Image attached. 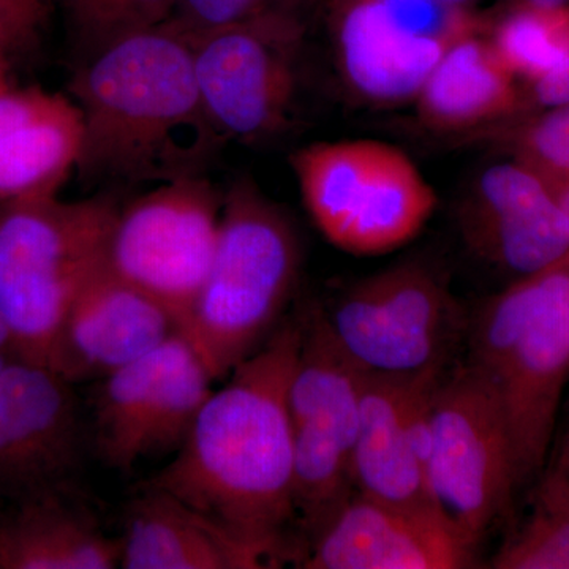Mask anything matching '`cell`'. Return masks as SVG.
Segmentation results:
<instances>
[{
    "label": "cell",
    "instance_id": "obj_31",
    "mask_svg": "<svg viewBox=\"0 0 569 569\" xmlns=\"http://www.w3.org/2000/svg\"><path fill=\"white\" fill-rule=\"evenodd\" d=\"M516 6L542 7V9H556V7H569V0H515Z\"/></svg>",
    "mask_w": 569,
    "mask_h": 569
},
{
    "label": "cell",
    "instance_id": "obj_21",
    "mask_svg": "<svg viewBox=\"0 0 569 569\" xmlns=\"http://www.w3.org/2000/svg\"><path fill=\"white\" fill-rule=\"evenodd\" d=\"M121 567V539L111 538L67 492L33 498L0 516V569Z\"/></svg>",
    "mask_w": 569,
    "mask_h": 569
},
{
    "label": "cell",
    "instance_id": "obj_5",
    "mask_svg": "<svg viewBox=\"0 0 569 569\" xmlns=\"http://www.w3.org/2000/svg\"><path fill=\"white\" fill-rule=\"evenodd\" d=\"M118 212L104 197L0 204V318L18 359L50 365L71 305L107 264Z\"/></svg>",
    "mask_w": 569,
    "mask_h": 569
},
{
    "label": "cell",
    "instance_id": "obj_2",
    "mask_svg": "<svg viewBox=\"0 0 569 569\" xmlns=\"http://www.w3.org/2000/svg\"><path fill=\"white\" fill-rule=\"evenodd\" d=\"M86 182L200 176L223 140L206 114L189 37L171 24L130 33L82 59L71 81Z\"/></svg>",
    "mask_w": 569,
    "mask_h": 569
},
{
    "label": "cell",
    "instance_id": "obj_35",
    "mask_svg": "<svg viewBox=\"0 0 569 569\" xmlns=\"http://www.w3.org/2000/svg\"><path fill=\"white\" fill-rule=\"evenodd\" d=\"M13 359H17V356L11 353H3V351H0V370L9 365L10 361H13Z\"/></svg>",
    "mask_w": 569,
    "mask_h": 569
},
{
    "label": "cell",
    "instance_id": "obj_14",
    "mask_svg": "<svg viewBox=\"0 0 569 569\" xmlns=\"http://www.w3.org/2000/svg\"><path fill=\"white\" fill-rule=\"evenodd\" d=\"M478 546L432 505L388 503L353 493L317 535L306 569H463Z\"/></svg>",
    "mask_w": 569,
    "mask_h": 569
},
{
    "label": "cell",
    "instance_id": "obj_8",
    "mask_svg": "<svg viewBox=\"0 0 569 569\" xmlns=\"http://www.w3.org/2000/svg\"><path fill=\"white\" fill-rule=\"evenodd\" d=\"M366 372L337 342L323 312L305 318L291 377L296 515L316 537L353 496L351 459Z\"/></svg>",
    "mask_w": 569,
    "mask_h": 569
},
{
    "label": "cell",
    "instance_id": "obj_18",
    "mask_svg": "<svg viewBox=\"0 0 569 569\" xmlns=\"http://www.w3.org/2000/svg\"><path fill=\"white\" fill-rule=\"evenodd\" d=\"M81 146V112L71 97L0 81V204L58 194Z\"/></svg>",
    "mask_w": 569,
    "mask_h": 569
},
{
    "label": "cell",
    "instance_id": "obj_7",
    "mask_svg": "<svg viewBox=\"0 0 569 569\" xmlns=\"http://www.w3.org/2000/svg\"><path fill=\"white\" fill-rule=\"evenodd\" d=\"M426 482L433 505L477 546L520 488L503 407L477 367L438 381Z\"/></svg>",
    "mask_w": 569,
    "mask_h": 569
},
{
    "label": "cell",
    "instance_id": "obj_9",
    "mask_svg": "<svg viewBox=\"0 0 569 569\" xmlns=\"http://www.w3.org/2000/svg\"><path fill=\"white\" fill-rule=\"evenodd\" d=\"M325 317L342 350L370 376L440 372L460 329L447 283L419 261L367 277Z\"/></svg>",
    "mask_w": 569,
    "mask_h": 569
},
{
    "label": "cell",
    "instance_id": "obj_34",
    "mask_svg": "<svg viewBox=\"0 0 569 569\" xmlns=\"http://www.w3.org/2000/svg\"><path fill=\"white\" fill-rule=\"evenodd\" d=\"M560 466L561 468H563L565 471H567V475L569 477V437L567 441V447H565L563 458H561Z\"/></svg>",
    "mask_w": 569,
    "mask_h": 569
},
{
    "label": "cell",
    "instance_id": "obj_12",
    "mask_svg": "<svg viewBox=\"0 0 569 569\" xmlns=\"http://www.w3.org/2000/svg\"><path fill=\"white\" fill-rule=\"evenodd\" d=\"M216 383L181 331L104 377L93 406L97 449L108 466L130 470L178 451Z\"/></svg>",
    "mask_w": 569,
    "mask_h": 569
},
{
    "label": "cell",
    "instance_id": "obj_33",
    "mask_svg": "<svg viewBox=\"0 0 569 569\" xmlns=\"http://www.w3.org/2000/svg\"><path fill=\"white\" fill-rule=\"evenodd\" d=\"M441 2L448 3V6L459 7V9L470 10L477 0H441Z\"/></svg>",
    "mask_w": 569,
    "mask_h": 569
},
{
    "label": "cell",
    "instance_id": "obj_28",
    "mask_svg": "<svg viewBox=\"0 0 569 569\" xmlns=\"http://www.w3.org/2000/svg\"><path fill=\"white\" fill-rule=\"evenodd\" d=\"M52 0H0V20L10 47H26L37 39L51 13Z\"/></svg>",
    "mask_w": 569,
    "mask_h": 569
},
{
    "label": "cell",
    "instance_id": "obj_10",
    "mask_svg": "<svg viewBox=\"0 0 569 569\" xmlns=\"http://www.w3.org/2000/svg\"><path fill=\"white\" fill-rule=\"evenodd\" d=\"M223 198L203 176L162 182L119 209L107 264L186 323L211 266Z\"/></svg>",
    "mask_w": 569,
    "mask_h": 569
},
{
    "label": "cell",
    "instance_id": "obj_1",
    "mask_svg": "<svg viewBox=\"0 0 569 569\" xmlns=\"http://www.w3.org/2000/svg\"><path fill=\"white\" fill-rule=\"evenodd\" d=\"M305 320H284L213 389L170 466L148 482L272 561L296 518L291 377Z\"/></svg>",
    "mask_w": 569,
    "mask_h": 569
},
{
    "label": "cell",
    "instance_id": "obj_17",
    "mask_svg": "<svg viewBox=\"0 0 569 569\" xmlns=\"http://www.w3.org/2000/svg\"><path fill=\"white\" fill-rule=\"evenodd\" d=\"M331 36L348 91L380 108L415 102L451 48L408 29L381 0H335Z\"/></svg>",
    "mask_w": 569,
    "mask_h": 569
},
{
    "label": "cell",
    "instance_id": "obj_3",
    "mask_svg": "<svg viewBox=\"0 0 569 569\" xmlns=\"http://www.w3.org/2000/svg\"><path fill=\"white\" fill-rule=\"evenodd\" d=\"M299 268L290 217L257 183L238 179L223 197L208 276L179 329L213 380L230 376L279 328Z\"/></svg>",
    "mask_w": 569,
    "mask_h": 569
},
{
    "label": "cell",
    "instance_id": "obj_11",
    "mask_svg": "<svg viewBox=\"0 0 569 569\" xmlns=\"http://www.w3.org/2000/svg\"><path fill=\"white\" fill-rule=\"evenodd\" d=\"M302 33L287 11L190 39L201 102L224 142L264 141L287 129Z\"/></svg>",
    "mask_w": 569,
    "mask_h": 569
},
{
    "label": "cell",
    "instance_id": "obj_4",
    "mask_svg": "<svg viewBox=\"0 0 569 569\" xmlns=\"http://www.w3.org/2000/svg\"><path fill=\"white\" fill-rule=\"evenodd\" d=\"M470 350L468 365L503 407L522 486L545 467L569 380V253L493 296L475 320Z\"/></svg>",
    "mask_w": 569,
    "mask_h": 569
},
{
    "label": "cell",
    "instance_id": "obj_32",
    "mask_svg": "<svg viewBox=\"0 0 569 569\" xmlns=\"http://www.w3.org/2000/svg\"><path fill=\"white\" fill-rule=\"evenodd\" d=\"M0 351L17 356V353H14L13 342H11L9 329H7L2 318H0Z\"/></svg>",
    "mask_w": 569,
    "mask_h": 569
},
{
    "label": "cell",
    "instance_id": "obj_20",
    "mask_svg": "<svg viewBox=\"0 0 569 569\" xmlns=\"http://www.w3.org/2000/svg\"><path fill=\"white\" fill-rule=\"evenodd\" d=\"M418 377L366 373L351 459L353 486L361 496L388 503L436 507L410 429L411 395Z\"/></svg>",
    "mask_w": 569,
    "mask_h": 569
},
{
    "label": "cell",
    "instance_id": "obj_13",
    "mask_svg": "<svg viewBox=\"0 0 569 569\" xmlns=\"http://www.w3.org/2000/svg\"><path fill=\"white\" fill-rule=\"evenodd\" d=\"M71 387L51 367L24 359L0 370V498L18 505L67 492L81 462Z\"/></svg>",
    "mask_w": 569,
    "mask_h": 569
},
{
    "label": "cell",
    "instance_id": "obj_30",
    "mask_svg": "<svg viewBox=\"0 0 569 569\" xmlns=\"http://www.w3.org/2000/svg\"><path fill=\"white\" fill-rule=\"evenodd\" d=\"M550 190H552L553 197H556L557 203L563 209L569 219V181L550 182L548 181Z\"/></svg>",
    "mask_w": 569,
    "mask_h": 569
},
{
    "label": "cell",
    "instance_id": "obj_26",
    "mask_svg": "<svg viewBox=\"0 0 569 569\" xmlns=\"http://www.w3.org/2000/svg\"><path fill=\"white\" fill-rule=\"evenodd\" d=\"M515 159L546 181H569V102L545 108L512 138Z\"/></svg>",
    "mask_w": 569,
    "mask_h": 569
},
{
    "label": "cell",
    "instance_id": "obj_22",
    "mask_svg": "<svg viewBox=\"0 0 569 569\" xmlns=\"http://www.w3.org/2000/svg\"><path fill=\"white\" fill-rule=\"evenodd\" d=\"M518 81L479 33L449 48L415 102L427 126L462 132L518 112L523 107Z\"/></svg>",
    "mask_w": 569,
    "mask_h": 569
},
{
    "label": "cell",
    "instance_id": "obj_24",
    "mask_svg": "<svg viewBox=\"0 0 569 569\" xmlns=\"http://www.w3.org/2000/svg\"><path fill=\"white\" fill-rule=\"evenodd\" d=\"M497 58L518 80L535 82L569 52V7L516 6L489 39Z\"/></svg>",
    "mask_w": 569,
    "mask_h": 569
},
{
    "label": "cell",
    "instance_id": "obj_16",
    "mask_svg": "<svg viewBox=\"0 0 569 569\" xmlns=\"http://www.w3.org/2000/svg\"><path fill=\"white\" fill-rule=\"evenodd\" d=\"M176 331L178 321L160 302L104 264L71 305L48 367L71 385L103 380Z\"/></svg>",
    "mask_w": 569,
    "mask_h": 569
},
{
    "label": "cell",
    "instance_id": "obj_25",
    "mask_svg": "<svg viewBox=\"0 0 569 569\" xmlns=\"http://www.w3.org/2000/svg\"><path fill=\"white\" fill-rule=\"evenodd\" d=\"M86 56L130 33L167 24L176 0H66Z\"/></svg>",
    "mask_w": 569,
    "mask_h": 569
},
{
    "label": "cell",
    "instance_id": "obj_19",
    "mask_svg": "<svg viewBox=\"0 0 569 569\" xmlns=\"http://www.w3.org/2000/svg\"><path fill=\"white\" fill-rule=\"evenodd\" d=\"M272 560L233 531L164 490L149 488L127 511L126 569H261Z\"/></svg>",
    "mask_w": 569,
    "mask_h": 569
},
{
    "label": "cell",
    "instance_id": "obj_15",
    "mask_svg": "<svg viewBox=\"0 0 569 569\" xmlns=\"http://www.w3.org/2000/svg\"><path fill=\"white\" fill-rule=\"evenodd\" d=\"M468 246L490 264L519 277L569 253V219L548 181L519 160L488 168L462 209Z\"/></svg>",
    "mask_w": 569,
    "mask_h": 569
},
{
    "label": "cell",
    "instance_id": "obj_29",
    "mask_svg": "<svg viewBox=\"0 0 569 569\" xmlns=\"http://www.w3.org/2000/svg\"><path fill=\"white\" fill-rule=\"evenodd\" d=\"M529 86L531 103L541 110L569 102V52L560 66Z\"/></svg>",
    "mask_w": 569,
    "mask_h": 569
},
{
    "label": "cell",
    "instance_id": "obj_27",
    "mask_svg": "<svg viewBox=\"0 0 569 569\" xmlns=\"http://www.w3.org/2000/svg\"><path fill=\"white\" fill-rule=\"evenodd\" d=\"M291 0H176L168 24L189 39L291 11Z\"/></svg>",
    "mask_w": 569,
    "mask_h": 569
},
{
    "label": "cell",
    "instance_id": "obj_6",
    "mask_svg": "<svg viewBox=\"0 0 569 569\" xmlns=\"http://www.w3.org/2000/svg\"><path fill=\"white\" fill-rule=\"evenodd\" d=\"M302 203L320 233L358 257L413 241L437 193L406 152L376 140L313 142L291 157Z\"/></svg>",
    "mask_w": 569,
    "mask_h": 569
},
{
    "label": "cell",
    "instance_id": "obj_23",
    "mask_svg": "<svg viewBox=\"0 0 569 569\" xmlns=\"http://www.w3.org/2000/svg\"><path fill=\"white\" fill-rule=\"evenodd\" d=\"M497 569H569V477L560 463L546 473L533 509L492 559Z\"/></svg>",
    "mask_w": 569,
    "mask_h": 569
}]
</instances>
